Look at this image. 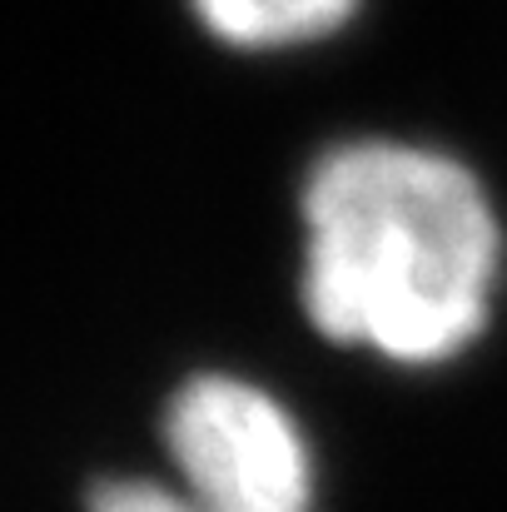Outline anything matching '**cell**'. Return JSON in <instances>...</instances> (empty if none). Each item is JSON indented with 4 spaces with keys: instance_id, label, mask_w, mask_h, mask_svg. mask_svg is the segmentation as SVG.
Listing matches in <instances>:
<instances>
[{
    "instance_id": "1",
    "label": "cell",
    "mask_w": 507,
    "mask_h": 512,
    "mask_svg": "<svg viewBox=\"0 0 507 512\" xmlns=\"http://www.w3.org/2000/svg\"><path fill=\"white\" fill-rule=\"evenodd\" d=\"M304 309L324 339L443 368L493 329L507 274L483 174L413 140H343L304 174Z\"/></svg>"
},
{
    "instance_id": "2",
    "label": "cell",
    "mask_w": 507,
    "mask_h": 512,
    "mask_svg": "<svg viewBox=\"0 0 507 512\" xmlns=\"http://www.w3.org/2000/svg\"><path fill=\"white\" fill-rule=\"evenodd\" d=\"M160 433L169 483L204 512H314V448L264 383L194 373Z\"/></svg>"
},
{
    "instance_id": "3",
    "label": "cell",
    "mask_w": 507,
    "mask_h": 512,
    "mask_svg": "<svg viewBox=\"0 0 507 512\" xmlns=\"http://www.w3.org/2000/svg\"><path fill=\"white\" fill-rule=\"evenodd\" d=\"M199 25L234 50H289L343 30L358 0H189Z\"/></svg>"
},
{
    "instance_id": "4",
    "label": "cell",
    "mask_w": 507,
    "mask_h": 512,
    "mask_svg": "<svg viewBox=\"0 0 507 512\" xmlns=\"http://www.w3.org/2000/svg\"><path fill=\"white\" fill-rule=\"evenodd\" d=\"M90 512H204L174 483L160 478H110L90 493Z\"/></svg>"
}]
</instances>
